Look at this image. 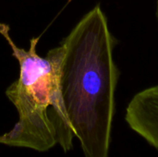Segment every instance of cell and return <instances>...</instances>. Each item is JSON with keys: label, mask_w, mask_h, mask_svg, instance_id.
I'll list each match as a JSON object with an SVG mask.
<instances>
[{"label": "cell", "mask_w": 158, "mask_h": 157, "mask_svg": "<svg viewBox=\"0 0 158 157\" xmlns=\"http://www.w3.org/2000/svg\"><path fill=\"white\" fill-rule=\"evenodd\" d=\"M116 39L95 6L56 47L63 105L85 157H108L119 70Z\"/></svg>", "instance_id": "1"}, {"label": "cell", "mask_w": 158, "mask_h": 157, "mask_svg": "<svg viewBox=\"0 0 158 157\" xmlns=\"http://www.w3.org/2000/svg\"><path fill=\"white\" fill-rule=\"evenodd\" d=\"M0 34L8 43L19 64V76L6 91L15 105L19 121L0 142L16 147L45 152L59 144L65 152L72 147L74 133L61 98L57 78L56 47L45 57L37 54L39 37L30 42V49L17 46L9 26L0 23Z\"/></svg>", "instance_id": "2"}, {"label": "cell", "mask_w": 158, "mask_h": 157, "mask_svg": "<svg viewBox=\"0 0 158 157\" xmlns=\"http://www.w3.org/2000/svg\"><path fill=\"white\" fill-rule=\"evenodd\" d=\"M128 126L158 150V85L137 93L127 105Z\"/></svg>", "instance_id": "3"}, {"label": "cell", "mask_w": 158, "mask_h": 157, "mask_svg": "<svg viewBox=\"0 0 158 157\" xmlns=\"http://www.w3.org/2000/svg\"><path fill=\"white\" fill-rule=\"evenodd\" d=\"M156 20H157L158 24V0L156 1Z\"/></svg>", "instance_id": "4"}]
</instances>
